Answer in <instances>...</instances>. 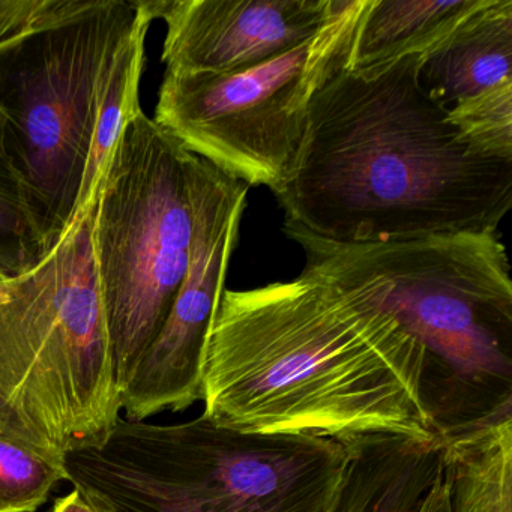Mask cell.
<instances>
[{
  "label": "cell",
  "mask_w": 512,
  "mask_h": 512,
  "mask_svg": "<svg viewBox=\"0 0 512 512\" xmlns=\"http://www.w3.org/2000/svg\"><path fill=\"white\" fill-rule=\"evenodd\" d=\"M449 119L475 151L512 161V80L458 101Z\"/></svg>",
  "instance_id": "cell-15"
},
{
  "label": "cell",
  "mask_w": 512,
  "mask_h": 512,
  "mask_svg": "<svg viewBox=\"0 0 512 512\" xmlns=\"http://www.w3.org/2000/svg\"><path fill=\"white\" fill-rule=\"evenodd\" d=\"M100 0H0V49L94 10Z\"/></svg>",
  "instance_id": "cell-17"
},
{
  "label": "cell",
  "mask_w": 512,
  "mask_h": 512,
  "mask_svg": "<svg viewBox=\"0 0 512 512\" xmlns=\"http://www.w3.org/2000/svg\"><path fill=\"white\" fill-rule=\"evenodd\" d=\"M512 397L479 415L439 425L449 512H512Z\"/></svg>",
  "instance_id": "cell-11"
},
{
  "label": "cell",
  "mask_w": 512,
  "mask_h": 512,
  "mask_svg": "<svg viewBox=\"0 0 512 512\" xmlns=\"http://www.w3.org/2000/svg\"><path fill=\"white\" fill-rule=\"evenodd\" d=\"M95 208L97 196L34 265L0 268V436L59 458L100 445L122 413Z\"/></svg>",
  "instance_id": "cell-4"
},
{
  "label": "cell",
  "mask_w": 512,
  "mask_h": 512,
  "mask_svg": "<svg viewBox=\"0 0 512 512\" xmlns=\"http://www.w3.org/2000/svg\"><path fill=\"white\" fill-rule=\"evenodd\" d=\"M250 187L194 155L190 169L193 239L181 289L160 334L121 394L125 418L145 421L185 410L203 395V355L241 232Z\"/></svg>",
  "instance_id": "cell-9"
},
{
  "label": "cell",
  "mask_w": 512,
  "mask_h": 512,
  "mask_svg": "<svg viewBox=\"0 0 512 512\" xmlns=\"http://www.w3.org/2000/svg\"><path fill=\"white\" fill-rule=\"evenodd\" d=\"M304 251L302 274L391 314L436 359L473 383L512 374V281L499 232L340 244L283 226Z\"/></svg>",
  "instance_id": "cell-5"
},
{
  "label": "cell",
  "mask_w": 512,
  "mask_h": 512,
  "mask_svg": "<svg viewBox=\"0 0 512 512\" xmlns=\"http://www.w3.org/2000/svg\"><path fill=\"white\" fill-rule=\"evenodd\" d=\"M349 460L340 440L251 433L203 413L172 425L121 416L62 466L98 512H337Z\"/></svg>",
  "instance_id": "cell-3"
},
{
  "label": "cell",
  "mask_w": 512,
  "mask_h": 512,
  "mask_svg": "<svg viewBox=\"0 0 512 512\" xmlns=\"http://www.w3.org/2000/svg\"><path fill=\"white\" fill-rule=\"evenodd\" d=\"M44 254L22 188L0 140V268L22 271Z\"/></svg>",
  "instance_id": "cell-16"
},
{
  "label": "cell",
  "mask_w": 512,
  "mask_h": 512,
  "mask_svg": "<svg viewBox=\"0 0 512 512\" xmlns=\"http://www.w3.org/2000/svg\"><path fill=\"white\" fill-rule=\"evenodd\" d=\"M512 80V0H482L448 37L424 53L419 83L431 100L451 109Z\"/></svg>",
  "instance_id": "cell-12"
},
{
  "label": "cell",
  "mask_w": 512,
  "mask_h": 512,
  "mask_svg": "<svg viewBox=\"0 0 512 512\" xmlns=\"http://www.w3.org/2000/svg\"><path fill=\"white\" fill-rule=\"evenodd\" d=\"M340 0H161L166 73H236L310 40Z\"/></svg>",
  "instance_id": "cell-10"
},
{
  "label": "cell",
  "mask_w": 512,
  "mask_h": 512,
  "mask_svg": "<svg viewBox=\"0 0 512 512\" xmlns=\"http://www.w3.org/2000/svg\"><path fill=\"white\" fill-rule=\"evenodd\" d=\"M428 355L355 293L301 274L224 290L203 355L205 415L236 430L436 442Z\"/></svg>",
  "instance_id": "cell-1"
},
{
  "label": "cell",
  "mask_w": 512,
  "mask_h": 512,
  "mask_svg": "<svg viewBox=\"0 0 512 512\" xmlns=\"http://www.w3.org/2000/svg\"><path fill=\"white\" fill-rule=\"evenodd\" d=\"M367 0H340L310 40L236 73H166L154 121L188 152L274 193L304 137L316 92L349 67Z\"/></svg>",
  "instance_id": "cell-8"
},
{
  "label": "cell",
  "mask_w": 512,
  "mask_h": 512,
  "mask_svg": "<svg viewBox=\"0 0 512 512\" xmlns=\"http://www.w3.org/2000/svg\"><path fill=\"white\" fill-rule=\"evenodd\" d=\"M424 53L347 70L314 95L275 199L284 226L340 244L497 232L512 161L475 151L419 83Z\"/></svg>",
  "instance_id": "cell-2"
},
{
  "label": "cell",
  "mask_w": 512,
  "mask_h": 512,
  "mask_svg": "<svg viewBox=\"0 0 512 512\" xmlns=\"http://www.w3.org/2000/svg\"><path fill=\"white\" fill-rule=\"evenodd\" d=\"M52 512H98L79 490L74 488L70 494L59 499Z\"/></svg>",
  "instance_id": "cell-18"
},
{
  "label": "cell",
  "mask_w": 512,
  "mask_h": 512,
  "mask_svg": "<svg viewBox=\"0 0 512 512\" xmlns=\"http://www.w3.org/2000/svg\"><path fill=\"white\" fill-rule=\"evenodd\" d=\"M142 0L94 10L0 49V140L49 251L77 217L95 122Z\"/></svg>",
  "instance_id": "cell-6"
},
{
  "label": "cell",
  "mask_w": 512,
  "mask_h": 512,
  "mask_svg": "<svg viewBox=\"0 0 512 512\" xmlns=\"http://www.w3.org/2000/svg\"><path fill=\"white\" fill-rule=\"evenodd\" d=\"M482 0H367L347 70L428 53Z\"/></svg>",
  "instance_id": "cell-13"
},
{
  "label": "cell",
  "mask_w": 512,
  "mask_h": 512,
  "mask_svg": "<svg viewBox=\"0 0 512 512\" xmlns=\"http://www.w3.org/2000/svg\"><path fill=\"white\" fill-rule=\"evenodd\" d=\"M193 158L140 109L95 193V263L119 394L163 329L187 274Z\"/></svg>",
  "instance_id": "cell-7"
},
{
  "label": "cell",
  "mask_w": 512,
  "mask_h": 512,
  "mask_svg": "<svg viewBox=\"0 0 512 512\" xmlns=\"http://www.w3.org/2000/svg\"><path fill=\"white\" fill-rule=\"evenodd\" d=\"M62 458L0 436V512H35L64 481Z\"/></svg>",
  "instance_id": "cell-14"
}]
</instances>
